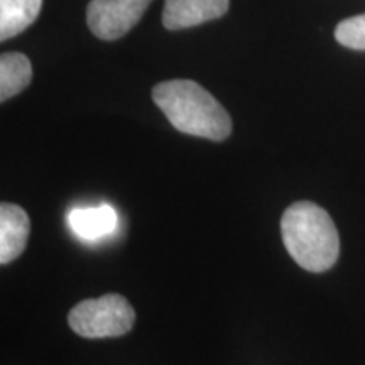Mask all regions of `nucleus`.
<instances>
[{
	"mask_svg": "<svg viewBox=\"0 0 365 365\" xmlns=\"http://www.w3.org/2000/svg\"><path fill=\"white\" fill-rule=\"evenodd\" d=\"M154 103L171 125L182 134L210 140H225L232 118L210 91L191 80H170L153 88Z\"/></svg>",
	"mask_w": 365,
	"mask_h": 365,
	"instance_id": "nucleus-1",
	"label": "nucleus"
},
{
	"mask_svg": "<svg viewBox=\"0 0 365 365\" xmlns=\"http://www.w3.org/2000/svg\"><path fill=\"white\" fill-rule=\"evenodd\" d=\"M281 237L298 266L325 272L336 262L340 239L327 210L312 202L293 203L281 218Z\"/></svg>",
	"mask_w": 365,
	"mask_h": 365,
	"instance_id": "nucleus-2",
	"label": "nucleus"
},
{
	"mask_svg": "<svg viewBox=\"0 0 365 365\" xmlns=\"http://www.w3.org/2000/svg\"><path fill=\"white\" fill-rule=\"evenodd\" d=\"M68 322L71 330L85 339H108L130 331L135 312L124 296L108 293L81 301L68 314Z\"/></svg>",
	"mask_w": 365,
	"mask_h": 365,
	"instance_id": "nucleus-3",
	"label": "nucleus"
},
{
	"mask_svg": "<svg viewBox=\"0 0 365 365\" xmlns=\"http://www.w3.org/2000/svg\"><path fill=\"white\" fill-rule=\"evenodd\" d=\"M153 0H91L86 9L90 31L103 41H115L143 19Z\"/></svg>",
	"mask_w": 365,
	"mask_h": 365,
	"instance_id": "nucleus-4",
	"label": "nucleus"
},
{
	"mask_svg": "<svg viewBox=\"0 0 365 365\" xmlns=\"http://www.w3.org/2000/svg\"><path fill=\"white\" fill-rule=\"evenodd\" d=\"M228 11V0H166L163 24L170 31L188 29L220 19Z\"/></svg>",
	"mask_w": 365,
	"mask_h": 365,
	"instance_id": "nucleus-5",
	"label": "nucleus"
},
{
	"mask_svg": "<svg viewBox=\"0 0 365 365\" xmlns=\"http://www.w3.org/2000/svg\"><path fill=\"white\" fill-rule=\"evenodd\" d=\"M31 232L26 210L12 203L0 205V262L9 264L24 252Z\"/></svg>",
	"mask_w": 365,
	"mask_h": 365,
	"instance_id": "nucleus-6",
	"label": "nucleus"
},
{
	"mask_svg": "<svg viewBox=\"0 0 365 365\" xmlns=\"http://www.w3.org/2000/svg\"><path fill=\"white\" fill-rule=\"evenodd\" d=\"M71 230L83 240H100L117 230L118 215L110 205L71 210L68 215Z\"/></svg>",
	"mask_w": 365,
	"mask_h": 365,
	"instance_id": "nucleus-7",
	"label": "nucleus"
},
{
	"mask_svg": "<svg viewBox=\"0 0 365 365\" xmlns=\"http://www.w3.org/2000/svg\"><path fill=\"white\" fill-rule=\"evenodd\" d=\"M43 0H0V41L21 34L38 19Z\"/></svg>",
	"mask_w": 365,
	"mask_h": 365,
	"instance_id": "nucleus-8",
	"label": "nucleus"
},
{
	"mask_svg": "<svg viewBox=\"0 0 365 365\" xmlns=\"http://www.w3.org/2000/svg\"><path fill=\"white\" fill-rule=\"evenodd\" d=\"M33 80V66L22 53H4L0 56V100L21 93Z\"/></svg>",
	"mask_w": 365,
	"mask_h": 365,
	"instance_id": "nucleus-9",
	"label": "nucleus"
},
{
	"mask_svg": "<svg viewBox=\"0 0 365 365\" xmlns=\"http://www.w3.org/2000/svg\"><path fill=\"white\" fill-rule=\"evenodd\" d=\"M335 39L345 48L365 51V14L341 21L335 29Z\"/></svg>",
	"mask_w": 365,
	"mask_h": 365,
	"instance_id": "nucleus-10",
	"label": "nucleus"
}]
</instances>
